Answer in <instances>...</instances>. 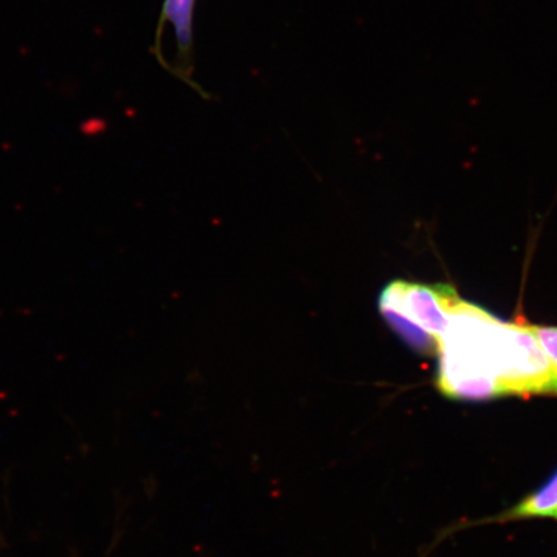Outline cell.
<instances>
[{"label":"cell","mask_w":557,"mask_h":557,"mask_svg":"<svg viewBox=\"0 0 557 557\" xmlns=\"http://www.w3.org/2000/svg\"><path fill=\"white\" fill-rule=\"evenodd\" d=\"M462 302L449 285L395 281L382 290L380 310L406 343L418 351L433 354Z\"/></svg>","instance_id":"cell-1"},{"label":"cell","mask_w":557,"mask_h":557,"mask_svg":"<svg viewBox=\"0 0 557 557\" xmlns=\"http://www.w3.org/2000/svg\"><path fill=\"white\" fill-rule=\"evenodd\" d=\"M197 0H164L162 15L159 18V26L157 30V55L163 64L162 50V34L165 24L173 26L176 33L177 52H178V70L177 75L181 79L185 81L187 85H191L193 73V21L194 11Z\"/></svg>","instance_id":"cell-2"},{"label":"cell","mask_w":557,"mask_h":557,"mask_svg":"<svg viewBox=\"0 0 557 557\" xmlns=\"http://www.w3.org/2000/svg\"><path fill=\"white\" fill-rule=\"evenodd\" d=\"M532 519H549L557 522V470L539 490L529 493L517 505L491 519L478 521L476 524L490 522H510Z\"/></svg>","instance_id":"cell-3"},{"label":"cell","mask_w":557,"mask_h":557,"mask_svg":"<svg viewBox=\"0 0 557 557\" xmlns=\"http://www.w3.org/2000/svg\"><path fill=\"white\" fill-rule=\"evenodd\" d=\"M529 330L545 351L557 377V326L529 325Z\"/></svg>","instance_id":"cell-4"}]
</instances>
